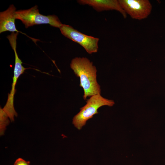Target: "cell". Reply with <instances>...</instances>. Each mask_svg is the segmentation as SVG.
<instances>
[{
  "mask_svg": "<svg viewBox=\"0 0 165 165\" xmlns=\"http://www.w3.org/2000/svg\"><path fill=\"white\" fill-rule=\"evenodd\" d=\"M71 68L80 80L79 86L83 89L84 100L94 95L100 94V86L97 80V70L87 58L76 57L72 60Z\"/></svg>",
  "mask_w": 165,
  "mask_h": 165,
  "instance_id": "obj_1",
  "label": "cell"
},
{
  "mask_svg": "<svg viewBox=\"0 0 165 165\" xmlns=\"http://www.w3.org/2000/svg\"><path fill=\"white\" fill-rule=\"evenodd\" d=\"M86 104L80 108V111L73 118L72 123L78 130L84 126L86 121L98 113L97 110L104 105L112 106L114 101L102 97L100 94L94 95L87 100Z\"/></svg>",
  "mask_w": 165,
  "mask_h": 165,
  "instance_id": "obj_2",
  "label": "cell"
},
{
  "mask_svg": "<svg viewBox=\"0 0 165 165\" xmlns=\"http://www.w3.org/2000/svg\"><path fill=\"white\" fill-rule=\"evenodd\" d=\"M38 7L35 5L28 9L16 11V19L20 20L26 28L42 24H48L52 27L60 28L63 24L57 16L42 15L39 13Z\"/></svg>",
  "mask_w": 165,
  "mask_h": 165,
  "instance_id": "obj_3",
  "label": "cell"
},
{
  "mask_svg": "<svg viewBox=\"0 0 165 165\" xmlns=\"http://www.w3.org/2000/svg\"><path fill=\"white\" fill-rule=\"evenodd\" d=\"M59 29L64 36L80 44L89 54L97 52L99 38L84 34L68 25L62 24Z\"/></svg>",
  "mask_w": 165,
  "mask_h": 165,
  "instance_id": "obj_4",
  "label": "cell"
},
{
  "mask_svg": "<svg viewBox=\"0 0 165 165\" xmlns=\"http://www.w3.org/2000/svg\"><path fill=\"white\" fill-rule=\"evenodd\" d=\"M122 8L132 18L140 20L150 14L152 4L148 0H119Z\"/></svg>",
  "mask_w": 165,
  "mask_h": 165,
  "instance_id": "obj_5",
  "label": "cell"
},
{
  "mask_svg": "<svg viewBox=\"0 0 165 165\" xmlns=\"http://www.w3.org/2000/svg\"><path fill=\"white\" fill-rule=\"evenodd\" d=\"M22 63V62L15 63L11 89L10 93L8 94L6 103L2 108L12 122L14 121V117H16L17 116L14 106V96L16 91L15 86L19 76L24 73L25 70L28 69L23 66Z\"/></svg>",
  "mask_w": 165,
  "mask_h": 165,
  "instance_id": "obj_6",
  "label": "cell"
},
{
  "mask_svg": "<svg viewBox=\"0 0 165 165\" xmlns=\"http://www.w3.org/2000/svg\"><path fill=\"white\" fill-rule=\"evenodd\" d=\"M77 2L82 5H88L97 12L115 10L119 12L124 18L127 14L122 8L119 0H78Z\"/></svg>",
  "mask_w": 165,
  "mask_h": 165,
  "instance_id": "obj_7",
  "label": "cell"
},
{
  "mask_svg": "<svg viewBox=\"0 0 165 165\" xmlns=\"http://www.w3.org/2000/svg\"><path fill=\"white\" fill-rule=\"evenodd\" d=\"M16 8L13 4L10 5L6 10L0 12V33L6 31L20 32L15 25Z\"/></svg>",
  "mask_w": 165,
  "mask_h": 165,
  "instance_id": "obj_8",
  "label": "cell"
},
{
  "mask_svg": "<svg viewBox=\"0 0 165 165\" xmlns=\"http://www.w3.org/2000/svg\"><path fill=\"white\" fill-rule=\"evenodd\" d=\"M10 119L6 113L1 107L0 108V135L4 134L6 127L9 125Z\"/></svg>",
  "mask_w": 165,
  "mask_h": 165,
  "instance_id": "obj_9",
  "label": "cell"
},
{
  "mask_svg": "<svg viewBox=\"0 0 165 165\" xmlns=\"http://www.w3.org/2000/svg\"><path fill=\"white\" fill-rule=\"evenodd\" d=\"M30 162L26 161L21 158H18L16 160L13 165H30Z\"/></svg>",
  "mask_w": 165,
  "mask_h": 165,
  "instance_id": "obj_10",
  "label": "cell"
}]
</instances>
